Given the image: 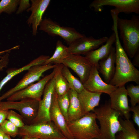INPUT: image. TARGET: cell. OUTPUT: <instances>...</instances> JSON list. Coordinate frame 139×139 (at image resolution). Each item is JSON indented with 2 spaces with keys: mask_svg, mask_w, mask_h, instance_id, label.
Returning a JSON list of instances; mask_svg holds the SVG:
<instances>
[{
  "mask_svg": "<svg viewBox=\"0 0 139 139\" xmlns=\"http://www.w3.org/2000/svg\"><path fill=\"white\" fill-rule=\"evenodd\" d=\"M111 29L116 36V66L114 75L109 84L117 88L124 86L130 82L139 85V71L129 59L121 44L116 24H113Z\"/></svg>",
  "mask_w": 139,
  "mask_h": 139,
  "instance_id": "6da1fadb",
  "label": "cell"
},
{
  "mask_svg": "<svg viewBox=\"0 0 139 139\" xmlns=\"http://www.w3.org/2000/svg\"><path fill=\"white\" fill-rule=\"evenodd\" d=\"M117 26L124 49L130 57L133 58L139 50V16L133 15L129 19L118 17Z\"/></svg>",
  "mask_w": 139,
  "mask_h": 139,
  "instance_id": "7a4b0ae2",
  "label": "cell"
},
{
  "mask_svg": "<svg viewBox=\"0 0 139 139\" xmlns=\"http://www.w3.org/2000/svg\"><path fill=\"white\" fill-rule=\"evenodd\" d=\"M96 119L100 125L98 139H115L116 135L121 129L119 117L121 113L112 109L110 101L95 109Z\"/></svg>",
  "mask_w": 139,
  "mask_h": 139,
  "instance_id": "3957f363",
  "label": "cell"
},
{
  "mask_svg": "<svg viewBox=\"0 0 139 139\" xmlns=\"http://www.w3.org/2000/svg\"><path fill=\"white\" fill-rule=\"evenodd\" d=\"M94 112H90L80 118L68 123L70 131L74 139H98L99 128Z\"/></svg>",
  "mask_w": 139,
  "mask_h": 139,
  "instance_id": "277c9868",
  "label": "cell"
},
{
  "mask_svg": "<svg viewBox=\"0 0 139 139\" xmlns=\"http://www.w3.org/2000/svg\"><path fill=\"white\" fill-rule=\"evenodd\" d=\"M18 135H27L38 139H68L51 121L45 123L25 125L19 128Z\"/></svg>",
  "mask_w": 139,
  "mask_h": 139,
  "instance_id": "5b68a950",
  "label": "cell"
},
{
  "mask_svg": "<svg viewBox=\"0 0 139 139\" xmlns=\"http://www.w3.org/2000/svg\"><path fill=\"white\" fill-rule=\"evenodd\" d=\"M39 101L30 99H25L15 101H0V109H14L22 117L25 125L33 123L38 113Z\"/></svg>",
  "mask_w": 139,
  "mask_h": 139,
  "instance_id": "8992f818",
  "label": "cell"
},
{
  "mask_svg": "<svg viewBox=\"0 0 139 139\" xmlns=\"http://www.w3.org/2000/svg\"><path fill=\"white\" fill-rule=\"evenodd\" d=\"M39 26L40 30L52 36L60 37L69 45L85 36L73 28L62 26L49 18L43 19Z\"/></svg>",
  "mask_w": 139,
  "mask_h": 139,
  "instance_id": "52a82bcc",
  "label": "cell"
},
{
  "mask_svg": "<svg viewBox=\"0 0 139 139\" xmlns=\"http://www.w3.org/2000/svg\"><path fill=\"white\" fill-rule=\"evenodd\" d=\"M58 65L53 69V71L49 74L46 75L36 83L32 84L14 93L8 98L6 100L15 101L28 98L40 101L41 99L45 86L54 76Z\"/></svg>",
  "mask_w": 139,
  "mask_h": 139,
  "instance_id": "ba28073f",
  "label": "cell"
},
{
  "mask_svg": "<svg viewBox=\"0 0 139 139\" xmlns=\"http://www.w3.org/2000/svg\"><path fill=\"white\" fill-rule=\"evenodd\" d=\"M58 65L49 64L32 66L16 85L0 96V101L7 99L11 95L26 87L36 81H39L46 71L56 67Z\"/></svg>",
  "mask_w": 139,
  "mask_h": 139,
  "instance_id": "9c48e42d",
  "label": "cell"
},
{
  "mask_svg": "<svg viewBox=\"0 0 139 139\" xmlns=\"http://www.w3.org/2000/svg\"><path fill=\"white\" fill-rule=\"evenodd\" d=\"M115 7L120 13L139 14V0H94L89 5L96 12H101L106 6Z\"/></svg>",
  "mask_w": 139,
  "mask_h": 139,
  "instance_id": "30bf717a",
  "label": "cell"
},
{
  "mask_svg": "<svg viewBox=\"0 0 139 139\" xmlns=\"http://www.w3.org/2000/svg\"><path fill=\"white\" fill-rule=\"evenodd\" d=\"M62 64L75 72L83 84L88 79L93 65L85 56L70 53Z\"/></svg>",
  "mask_w": 139,
  "mask_h": 139,
  "instance_id": "8fae6325",
  "label": "cell"
},
{
  "mask_svg": "<svg viewBox=\"0 0 139 139\" xmlns=\"http://www.w3.org/2000/svg\"><path fill=\"white\" fill-rule=\"evenodd\" d=\"M54 84V76L48 82L45 86L42 98L39 101L37 115L32 124H39L51 121L50 111L55 90Z\"/></svg>",
  "mask_w": 139,
  "mask_h": 139,
  "instance_id": "7c38bea8",
  "label": "cell"
},
{
  "mask_svg": "<svg viewBox=\"0 0 139 139\" xmlns=\"http://www.w3.org/2000/svg\"><path fill=\"white\" fill-rule=\"evenodd\" d=\"M107 37L96 39L92 36L84 37L79 38L69 45L68 47L70 54L85 55L98 48L105 42L108 39Z\"/></svg>",
  "mask_w": 139,
  "mask_h": 139,
  "instance_id": "4fadbf2b",
  "label": "cell"
},
{
  "mask_svg": "<svg viewBox=\"0 0 139 139\" xmlns=\"http://www.w3.org/2000/svg\"><path fill=\"white\" fill-rule=\"evenodd\" d=\"M85 89L93 92L104 93L109 95L117 87L104 82L100 76L97 66L93 65L88 78L83 84Z\"/></svg>",
  "mask_w": 139,
  "mask_h": 139,
  "instance_id": "5bb4252c",
  "label": "cell"
},
{
  "mask_svg": "<svg viewBox=\"0 0 139 139\" xmlns=\"http://www.w3.org/2000/svg\"><path fill=\"white\" fill-rule=\"evenodd\" d=\"M31 6L27 10L31 14L27 21V24L32 26V34L35 36L38 28L42 21L43 14L49 6L50 0H31Z\"/></svg>",
  "mask_w": 139,
  "mask_h": 139,
  "instance_id": "9a60e30c",
  "label": "cell"
},
{
  "mask_svg": "<svg viewBox=\"0 0 139 139\" xmlns=\"http://www.w3.org/2000/svg\"><path fill=\"white\" fill-rule=\"evenodd\" d=\"M109 95L111 107L120 112L125 119H129L130 107L129 105L128 95L125 86L117 88Z\"/></svg>",
  "mask_w": 139,
  "mask_h": 139,
  "instance_id": "2e32d148",
  "label": "cell"
},
{
  "mask_svg": "<svg viewBox=\"0 0 139 139\" xmlns=\"http://www.w3.org/2000/svg\"><path fill=\"white\" fill-rule=\"evenodd\" d=\"M58 96L54 90L50 111V120L67 138L74 139L69 128L65 119L59 108L57 101Z\"/></svg>",
  "mask_w": 139,
  "mask_h": 139,
  "instance_id": "e0dca14e",
  "label": "cell"
},
{
  "mask_svg": "<svg viewBox=\"0 0 139 139\" xmlns=\"http://www.w3.org/2000/svg\"><path fill=\"white\" fill-rule=\"evenodd\" d=\"M115 40L116 36L114 32L108 38L105 44L88 53L85 55V57L92 65L97 66L98 69L99 62L108 56Z\"/></svg>",
  "mask_w": 139,
  "mask_h": 139,
  "instance_id": "ac0fdd59",
  "label": "cell"
},
{
  "mask_svg": "<svg viewBox=\"0 0 139 139\" xmlns=\"http://www.w3.org/2000/svg\"><path fill=\"white\" fill-rule=\"evenodd\" d=\"M100 92H93L84 88L78 93V97L84 115L93 112L95 108L99 103L101 95Z\"/></svg>",
  "mask_w": 139,
  "mask_h": 139,
  "instance_id": "d6986e66",
  "label": "cell"
},
{
  "mask_svg": "<svg viewBox=\"0 0 139 139\" xmlns=\"http://www.w3.org/2000/svg\"><path fill=\"white\" fill-rule=\"evenodd\" d=\"M116 58L115 48L112 46L108 56L99 62L98 71L102 75L107 83H109L114 75L115 69Z\"/></svg>",
  "mask_w": 139,
  "mask_h": 139,
  "instance_id": "ffe728a7",
  "label": "cell"
},
{
  "mask_svg": "<svg viewBox=\"0 0 139 139\" xmlns=\"http://www.w3.org/2000/svg\"><path fill=\"white\" fill-rule=\"evenodd\" d=\"M50 57L48 56L41 55L21 68L7 70L6 75L0 82V91L6 83L15 76L25 71L28 70L32 66L43 65Z\"/></svg>",
  "mask_w": 139,
  "mask_h": 139,
  "instance_id": "44dd1931",
  "label": "cell"
},
{
  "mask_svg": "<svg viewBox=\"0 0 139 139\" xmlns=\"http://www.w3.org/2000/svg\"><path fill=\"white\" fill-rule=\"evenodd\" d=\"M70 105L67 124L81 118L84 114L78 97V93L70 89L69 91Z\"/></svg>",
  "mask_w": 139,
  "mask_h": 139,
  "instance_id": "7402d4cb",
  "label": "cell"
},
{
  "mask_svg": "<svg viewBox=\"0 0 139 139\" xmlns=\"http://www.w3.org/2000/svg\"><path fill=\"white\" fill-rule=\"evenodd\" d=\"M121 129L117 133L115 139H139V131L129 119H119Z\"/></svg>",
  "mask_w": 139,
  "mask_h": 139,
  "instance_id": "603a6c76",
  "label": "cell"
},
{
  "mask_svg": "<svg viewBox=\"0 0 139 139\" xmlns=\"http://www.w3.org/2000/svg\"><path fill=\"white\" fill-rule=\"evenodd\" d=\"M69 54L68 47L64 44L60 40L57 41L55 51L52 56L48 59L43 65L54 64H61L64 59Z\"/></svg>",
  "mask_w": 139,
  "mask_h": 139,
  "instance_id": "cb8c5ba5",
  "label": "cell"
},
{
  "mask_svg": "<svg viewBox=\"0 0 139 139\" xmlns=\"http://www.w3.org/2000/svg\"><path fill=\"white\" fill-rule=\"evenodd\" d=\"M63 64L58 65V68L54 76L55 90L58 96L65 94L70 89L69 84L62 74L61 69Z\"/></svg>",
  "mask_w": 139,
  "mask_h": 139,
  "instance_id": "d4e9b609",
  "label": "cell"
},
{
  "mask_svg": "<svg viewBox=\"0 0 139 139\" xmlns=\"http://www.w3.org/2000/svg\"><path fill=\"white\" fill-rule=\"evenodd\" d=\"M61 71L67 81L70 89L74 90L79 93L85 88L82 83L72 74L68 68L63 65Z\"/></svg>",
  "mask_w": 139,
  "mask_h": 139,
  "instance_id": "484cf974",
  "label": "cell"
},
{
  "mask_svg": "<svg viewBox=\"0 0 139 139\" xmlns=\"http://www.w3.org/2000/svg\"><path fill=\"white\" fill-rule=\"evenodd\" d=\"M19 0H2L0 1V14L5 13L11 14L16 11Z\"/></svg>",
  "mask_w": 139,
  "mask_h": 139,
  "instance_id": "4316f807",
  "label": "cell"
},
{
  "mask_svg": "<svg viewBox=\"0 0 139 139\" xmlns=\"http://www.w3.org/2000/svg\"><path fill=\"white\" fill-rule=\"evenodd\" d=\"M69 91L63 95L58 96L57 98L59 108L64 116L67 123L70 102Z\"/></svg>",
  "mask_w": 139,
  "mask_h": 139,
  "instance_id": "83f0119b",
  "label": "cell"
},
{
  "mask_svg": "<svg viewBox=\"0 0 139 139\" xmlns=\"http://www.w3.org/2000/svg\"><path fill=\"white\" fill-rule=\"evenodd\" d=\"M128 96L130 98L131 107H134L139 103V85L131 84L126 89Z\"/></svg>",
  "mask_w": 139,
  "mask_h": 139,
  "instance_id": "f1b7e54d",
  "label": "cell"
},
{
  "mask_svg": "<svg viewBox=\"0 0 139 139\" xmlns=\"http://www.w3.org/2000/svg\"><path fill=\"white\" fill-rule=\"evenodd\" d=\"M0 128L5 134L10 136L14 138L18 135L19 128L7 119L0 125Z\"/></svg>",
  "mask_w": 139,
  "mask_h": 139,
  "instance_id": "f546056e",
  "label": "cell"
},
{
  "mask_svg": "<svg viewBox=\"0 0 139 139\" xmlns=\"http://www.w3.org/2000/svg\"><path fill=\"white\" fill-rule=\"evenodd\" d=\"M7 119L19 128L25 125L22 116L12 110H8Z\"/></svg>",
  "mask_w": 139,
  "mask_h": 139,
  "instance_id": "4dcf8cb0",
  "label": "cell"
},
{
  "mask_svg": "<svg viewBox=\"0 0 139 139\" xmlns=\"http://www.w3.org/2000/svg\"><path fill=\"white\" fill-rule=\"evenodd\" d=\"M19 7L16 11V14H19L29 8L31 4L29 0H19Z\"/></svg>",
  "mask_w": 139,
  "mask_h": 139,
  "instance_id": "1f68e13d",
  "label": "cell"
},
{
  "mask_svg": "<svg viewBox=\"0 0 139 139\" xmlns=\"http://www.w3.org/2000/svg\"><path fill=\"white\" fill-rule=\"evenodd\" d=\"M130 111L133 112V120L137 125L139 127V105L130 107Z\"/></svg>",
  "mask_w": 139,
  "mask_h": 139,
  "instance_id": "d6a6232c",
  "label": "cell"
},
{
  "mask_svg": "<svg viewBox=\"0 0 139 139\" xmlns=\"http://www.w3.org/2000/svg\"><path fill=\"white\" fill-rule=\"evenodd\" d=\"M9 53H6L0 58V71L6 67L9 62Z\"/></svg>",
  "mask_w": 139,
  "mask_h": 139,
  "instance_id": "836d02e7",
  "label": "cell"
},
{
  "mask_svg": "<svg viewBox=\"0 0 139 139\" xmlns=\"http://www.w3.org/2000/svg\"><path fill=\"white\" fill-rule=\"evenodd\" d=\"M8 110L0 109V125L7 119Z\"/></svg>",
  "mask_w": 139,
  "mask_h": 139,
  "instance_id": "e575fe53",
  "label": "cell"
},
{
  "mask_svg": "<svg viewBox=\"0 0 139 139\" xmlns=\"http://www.w3.org/2000/svg\"><path fill=\"white\" fill-rule=\"evenodd\" d=\"M134 59L132 64L134 66L139 67V50L137 52L133 57Z\"/></svg>",
  "mask_w": 139,
  "mask_h": 139,
  "instance_id": "d590c367",
  "label": "cell"
},
{
  "mask_svg": "<svg viewBox=\"0 0 139 139\" xmlns=\"http://www.w3.org/2000/svg\"><path fill=\"white\" fill-rule=\"evenodd\" d=\"M16 49V47H14L10 49H7L3 51H0V55L5 53H10V51L12 50Z\"/></svg>",
  "mask_w": 139,
  "mask_h": 139,
  "instance_id": "8d00e7d4",
  "label": "cell"
},
{
  "mask_svg": "<svg viewBox=\"0 0 139 139\" xmlns=\"http://www.w3.org/2000/svg\"><path fill=\"white\" fill-rule=\"evenodd\" d=\"M22 137V139H38L34 137L27 135H24Z\"/></svg>",
  "mask_w": 139,
  "mask_h": 139,
  "instance_id": "74e56055",
  "label": "cell"
},
{
  "mask_svg": "<svg viewBox=\"0 0 139 139\" xmlns=\"http://www.w3.org/2000/svg\"><path fill=\"white\" fill-rule=\"evenodd\" d=\"M4 133L0 128V139H3Z\"/></svg>",
  "mask_w": 139,
  "mask_h": 139,
  "instance_id": "f35d334b",
  "label": "cell"
},
{
  "mask_svg": "<svg viewBox=\"0 0 139 139\" xmlns=\"http://www.w3.org/2000/svg\"><path fill=\"white\" fill-rule=\"evenodd\" d=\"M3 139H11V138L9 135L4 133Z\"/></svg>",
  "mask_w": 139,
  "mask_h": 139,
  "instance_id": "ab89813d",
  "label": "cell"
},
{
  "mask_svg": "<svg viewBox=\"0 0 139 139\" xmlns=\"http://www.w3.org/2000/svg\"><path fill=\"white\" fill-rule=\"evenodd\" d=\"M1 56H0V58H1Z\"/></svg>",
  "mask_w": 139,
  "mask_h": 139,
  "instance_id": "60d3db41",
  "label": "cell"
}]
</instances>
